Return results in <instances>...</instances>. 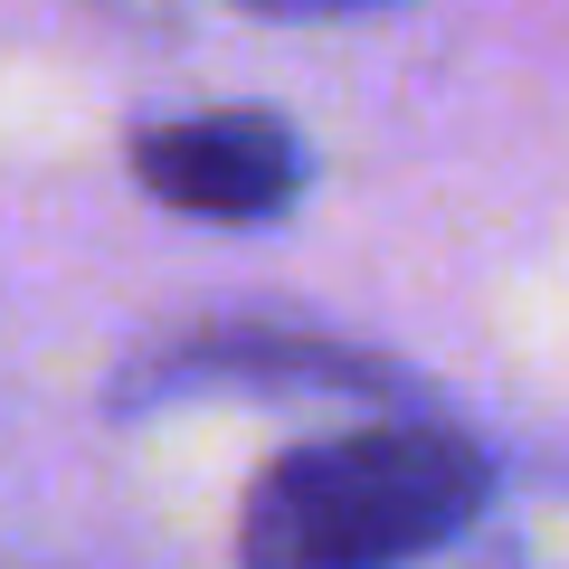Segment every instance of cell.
Here are the masks:
<instances>
[{"instance_id":"cell-1","label":"cell","mask_w":569,"mask_h":569,"mask_svg":"<svg viewBox=\"0 0 569 569\" xmlns=\"http://www.w3.org/2000/svg\"><path fill=\"white\" fill-rule=\"evenodd\" d=\"M493 512V456L456 418L389 408L257 466L238 569H418Z\"/></svg>"},{"instance_id":"cell-2","label":"cell","mask_w":569,"mask_h":569,"mask_svg":"<svg viewBox=\"0 0 569 569\" xmlns=\"http://www.w3.org/2000/svg\"><path fill=\"white\" fill-rule=\"evenodd\" d=\"M133 181L171 219L266 228V219H284V209L305 200L313 152L276 104H200V114H162V123L133 133Z\"/></svg>"},{"instance_id":"cell-3","label":"cell","mask_w":569,"mask_h":569,"mask_svg":"<svg viewBox=\"0 0 569 569\" xmlns=\"http://www.w3.org/2000/svg\"><path fill=\"white\" fill-rule=\"evenodd\" d=\"M228 10H257V20H361V10H389V0H228Z\"/></svg>"},{"instance_id":"cell-4","label":"cell","mask_w":569,"mask_h":569,"mask_svg":"<svg viewBox=\"0 0 569 569\" xmlns=\"http://www.w3.org/2000/svg\"><path fill=\"white\" fill-rule=\"evenodd\" d=\"M96 10H162V0H96Z\"/></svg>"},{"instance_id":"cell-5","label":"cell","mask_w":569,"mask_h":569,"mask_svg":"<svg viewBox=\"0 0 569 569\" xmlns=\"http://www.w3.org/2000/svg\"><path fill=\"white\" fill-rule=\"evenodd\" d=\"M10 569H58V560H10Z\"/></svg>"}]
</instances>
